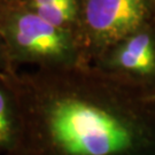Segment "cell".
Instances as JSON below:
<instances>
[{"label":"cell","mask_w":155,"mask_h":155,"mask_svg":"<svg viewBox=\"0 0 155 155\" xmlns=\"http://www.w3.org/2000/svg\"><path fill=\"white\" fill-rule=\"evenodd\" d=\"M20 137L16 97L8 75H0V155H15Z\"/></svg>","instance_id":"obj_6"},{"label":"cell","mask_w":155,"mask_h":155,"mask_svg":"<svg viewBox=\"0 0 155 155\" xmlns=\"http://www.w3.org/2000/svg\"><path fill=\"white\" fill-rule=\"evenodd\" d=\"M16 97L15 155H132L136 124L127 113L121 76L87 63L8 75Z\"/></svg>","instance_id":"obj_1"},{"label":"cell","mask_w":155,"mask_h":155,"mask_svg":"<svg viewBox=\"0 0 155 155\" xmlns=\"http://www.w3.org/2000/svg\"><path fill=\"white\" fill-rule=\"evenodd\" d=\"M97 60L100 69L121 77H148L155 72V36L152 27L113 45Z\"/></svg>","instance_id":"obj_4"},{"label":"cell","mask_w":155,"mask_h":155,"mask_svg":"<svg viewBox=\"0 0 155 155\" xmlns=\"http://www.w3.org/2000/svg\"><path fill=\"white\" fill-rule=\"evenodd\" d=\"M4 1H11V0H0V2H4Z\"/></svg>","instance_id":"obj_8"},{"label":"cell","mask_w":155,"mask_h":155,"mask_svg":"<svg viewBox=\"0 0 155 155\" xmlns=\"http://www.w3.org/2000/svg\"><path fill=\"white\" fill-rule=\"evenodd\" d=\"M0 35L13 64L62 68L87 63L75 33L50 24L17 0L0 2Z\"/></svg>","instance_id":"obj_2"},{"label":"cell","mask_w":155,"mask_h":155,"mask_svg":"<svg viewBox=\"0 0 155 155\" xmlns=\"http://www.w3.org/2000/svg\"><path fill=\"white\" fill-rule=\"evenodd\" d=\"M16 70L18 69L13 64L4 39L0 35V75H11Z\"/></svg>","instance_id":"obj_7"},{"label":"cell","mask_w":155,"mask_h":155,"mask_svg":"<svg viewBox=\"0 0 155 155\" xmlns=\"http://www.w3.org/2000/svg\"><path fill=\"white\" fill-rule=\"evenodd\" d=\"M155 0H83L78 39L86 60L153 25Z\"/></svg>","instance_id":"obj_3"},{"label":"cell","mask_w":155,"mask_h":155,"mask_svg":"<svg viewBox=\"0 0 155 155\" xmlns=\"http://www.w3.org/2000/svg\"><path fill=\"white\" fill-rule=\"evenodd\" d=\"M29 11L78 38L83 0H17ZM79 40V39H78Z\"/></svg>","instance_id":"obj_5"}]
</instances>
